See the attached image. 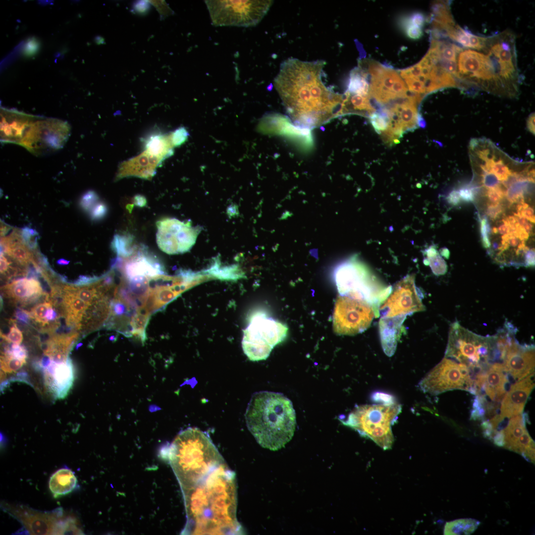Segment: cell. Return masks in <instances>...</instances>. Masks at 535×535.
Instances as JSON below:
<instances>
[{
    "instance_id": "f907efd6",
    "label": "cell",
    "mask_w": 535,
    "mask_h": 535,
    "mask_svg": "<svg viewBox=\"0 0 535 535\" xmlns=\"http://www.w3.org/2000/svg\"><path fill=\"white\" fill-rule=\"evenodd\" d=\"M37 232L35 230L26 227L22 229V236L23 239L26 242H29L30 239L32 236L37 234Z\"/></svg>"
},
{
    "instance_id": "816d5d0a",
    "label": "cell",
    "mask_w": 535,
    "mask_h": 535,
    "mask_svg": "<svg viewBox=\"0 0 535 535\" xmlns=\"http://www.w3.org/2000/svg\"><path fill=\"white\" fill-rule=\"evenodd\" d=\"M16 318L20 321L27 322L30 320L31 315L30 313L23 310H18L15 314Z\"/></svg>"
},
{
    "instance_id": "ba28073f",
    "label": "cell",
    "mask_w": 535,
    "mask_h": 535,
    "mask_svg": "<svg viewBox=\"0 0 535 535\" xmlns=\"http://www.w3.org/2000/svg\"><path fill=\"white\" fill-rule=\"evenodd\" d=\"M491 59L500 96L516 97L519 94V75L514 35L506 31L486 37L483 48Z\"/></svg>"
},
{
    "instance_id": "db71d44e",
    "label": "cell",
    "mask_w": 535,
    "mask_h": 535,
    "mask_svg": "<svg viewBox=\"0 0 535 535\" xmlns=\"http://www.w3.org/2000/svg\"><path fill=\"white\" fill-rule=\"evenodd\" d=\"M535 113H532L529 115L527 120V128L534 135L535 133Z\"/></svg>"
},
{
    "instance_id": "5b68a950",
    "label": "cell",
    "mask_w": 535,
    "mask_h": 535,
    "mask_svg": "<svg viewBox=\"0 0 535 535\" xmlns=\"http://www.w3.org/2000/svg\"><path fill=\"white\" fill-rule=\"evenodd\" d=\"M445 357L466 365L477 376L500 362L501 351L496 334L481 336L456 321L450 326Z\"/></svg>"
},
{
    "instance_id": "277c9868",
    "label": "cell",
    "mask_w": 535,
    "mask_h": 535,
    "mask_svg": "<svg viewBox=\"0 0 535 535\" xmlns=\"http://www.w3.org/2000/svg\"><path fill=\"white\" fill-rule=\"evenodd\" d=\"M167 450L182 491L191 488L223 459L209 436L196 428L180 432Z\"/></svg>"
},
{
    "instance_id": "9f6ffc18",
    "label": "cell",
    "mask_w": 535,
    "mask_h": 535,
    "mask_svg": "<svg viewBox=\"0 0 535 535\" xmlns=\"http://www.w3.org/2000/svg\"><path fill=\"white\" fill-rule=\"evenodd\" d=\"M0 272L3 273L8 268L9 263L7 260L0 254Z\"/></svg>"
},
{
    "instance_id": "6da1fadb",
    "label": "cell",
    "mask_w": 535,
    "mask_h": 535,
    "mask_svg": "<svg viewBox=\"0 0 535 535\" xmlns=\"http://www.w3.org/2000/svg\"><path fill=\"white\" fill-rule=\"evenodd\" d=\"M326 62L290 57L282 62L274 85L289 118L311 130L344 115L343 95L326 87L322 78Z\"/></svg>"
},
{
    "instance_id": "ac0fdd59",
    "label": "cell",
    "mask_w": 535,
    "mask_h": 535,
    "mask_svg": "<svg viewBox=\"0 0 535 535\" xmlns=\"http://www.w3.org/2000/svg\"><path fill=\"white\" fill-rule=\"evenodd\" d=\"M502 364L509 379L516 381L535 373L534 345L520 344L515 338L507 348Z\"/></svg>"
},
{
    "instance_id": "91938a15",
    "label": "cell",
    "mask_w": 535,
    "mask_h": 535,
    "mask_svg": "<svg viewBox=\"0 0 535 535\" xmlns=\"http://www.w3.org/2000/svg\"><path fill=\"white\" fill-rule=\"evenodd\" d=\"M440 254L447 259H448L450 255L448 249L446 248L441 249L440 250Z\"/></svg>"
},
{
    "instance_id": "74e56055",
    "label": "cell",
    "mask_w": 535,
    "mask_h": 535,
    "mask_svg": "<svg viewBox=\"0 0 535 535\" xmlns=\"http://www.w3.org/2000/svg\"><path fill=\"white\" fill-rule=\"evenodd\" d=\"M370 399L374 402L386 405L397 403L396 398L393 395L382 391L374 392L371 395Z\"/></svg>"
},
{
    "instance_id": "f546056e",
    "label": "cell",
    "mask_w": 535,
    "mask_h": 535,
    "mask_svg": "<svg viewBox=\"0 0 535 535\" xmlns=\"http://www.w3.org/2000/svg\"><path fill=\"white\" fill-rule=\"evenodd\" d=\"M145 151L163 161L172 154L174 144L172 134L156 133L145 141Z\"/></svg>"
},
{
    "instance_id": "be15d7a7",
    "label": "cell",
    "mask_w": 535,
    "mask_h": 535,
    "mask_svg": "<svg viewBox=\"0 0 535 535\" xmlns=\"http://www.w3.org/2000/svg\"><path fill=\"white\" fill-rule=\"evenodd\" d=\"M82 343L78 344L76 346V349H77L80 346H81L82 345Z\"/></svg>"
},
{
    "instance_id": "d6986e66",
    "label": "cell",
    "mask_w": 535,
    "mask_h": 535,
    "mask_svg": "<svg viewBox=\"0 0 535 535\" xmlns=\"http://www.w3.org/2000/svg\"><path fill=\"white\" fill-rule=\"evenodd\" d=\"M333 277L340 295L367 301L365 272L360 264L353 261L342 263L335 268Z\"/></svg>"
},
{
    "instance_id": "d6a6232c",
    "label": "cell",
    "mask_w": 535,
    "mask_h": 535,
    "mask_svg": "<svg viewBox=\"0 0 535 535\" xmlns=\"http://www.w3.org/2000/svg\"><path fill=\"white\" fill-rule=\"evenodd\" d=\"M427 258L424 260L426 265H429L433 273L436 275L444 274L447 270V264L433 246L426 250Z\"/></svg>"
},
{
    "instance_id": "4fadbf2b",
    "label": "cell",
    "mask_w": 535,
    "mask_h": 535,
    "mask_svg": "<svg viewBox=\"0 0 535 535\" xmlns=\"http://www.w3.org/2000/svg\"><path fill=\"white\" fill-rule=\"evenodd\" d=\"M374 313L370 303L364 300L339 295L333 315V329L338 335H354L370 325Z\"/></svg>"
},
{
    "instance_id": "4316f807",
    "label": "cell",
    "mask_w": 535,
    "mask_h": 535,
    "mask_svg": "<svg viewBox=\"0 0 535 535\" xmlns=\"http://www.w3.org/2000/svg\"><path fill=\"white\" fill-rule=\"evenodd\" d=\"M77 480L70 469L62 468L50 477L49 488L54 497L58 498L72 492L76 487Z\"/></svg>"
},
{
    "instance_id": "cb8c5ba5",
    "label": "cell",
    "mask_w": 535,
    "mask_h": 535,
    "mask_svg": "<svg viewBox=\"0 0 535 535\" xmlns=\"http://www.w3.org/2000/svg\"><path fill=\"white\" fill-rule=\"evenodd\" d=\"M46 384L58 397L64 396L73 380V370L71 361L56 364L52 361L44 370Z\"/></svg>"
},
{
    "instance_id": "e575fe53",
    "label": "cell",
    "mask_w": 535,
    "mask_h": 535,
    "mask_svg": "<svg viewBox=\"0 0 535 535\" xmlns=\"http://www.w3.org/2000/svg\"><path fill=\"white\" fill-rule=\"evenodd\" d=\"M26 361L4 353L0 357L1 370L5 373L15 372L19 370Z\"/></svg>"
},
{
    "instance_id": "f5cc1de1",
    "label": "cell",
    "mask_w": 535,
    "mask_h": 535,
    "mask_svg": "<svg viewBox=\"0 0 535 535\" xmlns=\"http://www.w3.org/2000/svg\"><path fill=\"white\" fill-rule=\"evenodd\" d=\"M502 223L497 227L498 233L502 235L512 234L506 220L502 219Z\"/></svg>"
},
{
    "instance_id": "52a82bcc",
    "label": "cell",
    "mask_w": 535,
    "mask_h": 535,
    "mask_svg": "<svg viewBox=\"0 0 535 535\" xmlns=\"http://www.w3.org/2000/svg\"><path fill=\"white\" fill-rule=\"evenodd\" d=\"M2 510L17 520L30 535L81 534L75 517L65 514L61 508L42 511L22 504L1 502Z\"/></svg>"
},
{
    "instance_id": "83f0119b",
    "label": "cell",
    "mask_w": 535,
    "mask_h": 535,
    "mask_svg": "<svg viewBox=\"0 0 535 535\" xmlns=\"http://www.w3.org/2000/svg\"><path fill=\"white\" fill-rule=\"evenodd\" d=\"M528 418L527 414L521 413L509 419L505 428L500 430L504 437L503 447L515 452L519 438L528 431L526 427Z\"/></svg>"
},
{
    "instance_id": "6125c7cd",
    "label": "cell",
    "mask_w": 535,
    "mask_h": 535,
    "mask_svg": "<svg viewBox=\"0 0 535 535\" xmlns=\"http://www.w3.org/2000/svg\"><path fill=\"white\" fill-rule=\"evenodd\" d=\"M492 232H493V233H498V232H497V227H493V228H492Z\"/></svg>"
},
{
    "instance_id": "30bf717a",
    "label": "cell",
    "mask_w": 535,
    "mask_h": 535,
    "mask_svg": "<svg viewBox=\"0 0 535 535\" xmlns=\"http://www.w3.org/2000/svg\"><path fill=\"white\" fill-rule=\"evenodd\" d=\"M476 375L466 365L444 357L421 379L418 387L432 395L455 389L476 395Z\"/></svg>"
},
{
    "instance_id": "5bb4252c",
    "label": "cell",
    "mask_w": 535,
    "mask_h": 535,
    "mask_svg": "<svg viewBox=\"0 0 535 535\" xmlns=\"http://www.w3.org/2000/svg\"><path fill=\"white\" fill-rule=\"evenodd\" d=\"M156 241L163 252L174 255L189 251L196 242L202 230L200 226H192L190 221L175 218H164L156 223Z\"/></svg>"
},
{
    "instance_id": "d4e9b609",
    "label": "cell",
    "mask_w": 535,
    "mask_h": 535,
    "mask_svg": "<svg viewBox=\"0 0 535 535\" xmlns=\"http://www.w3.org/2000/svg\"><path fill=\"white\" fill-rule=\"evenodd\" d=\"M3 292L14 301L26 304L43 294L40 282L35 278H22L2 287Z\"/></svg>"
},
{
    "instance_id": "9c48e42d",
    "label": "cell",
    "mask_w": 535,
    "mask_h": 535,
    "mask_svg": "<svg viewBox=\"0 0 535 535\" xmlns=\"http://www.w3.org/2000/svg\"><path fill=\"white\" fill-rule=\"evenodd\" d=\"M288 330L286 325L265 313L255 312L243 330L242 347L245 354L252 361L266 360L274 346L284 340Z\"/></svg>"
},
{
    "instance_id": "d590c367",
    "label": "cell",
    "mask_w": 535,
    "mask_h": 535,
    "mask_svg": "<svg viewBox=\"0 0 535 535\" xmlns=\"http://www.w3.org/2000/svg\"><path fill=\"white\" fill-rule=\"evenodd\" d=\"M51 302H45L35 306L30 313L31 317L43 325L48 323L46 320V314L49 309L52 307Z\"/></svg>"
},
{
    "instance_id": "9a60e30c",
    "label": "cell",
    "mask_w": 535,
    "mask_h": 535,
    "mask_svg": "<svg viewBox=\"0 0 535 535\" xmlns=\"http://www.w3.org/2000/svg\"><path fill=\"white\" fill-rule=\"evenodd\" d=\"M366 62L365 70L370 76L369 98L385 105L409 95L405 83L396 71L375 61Z\"/></svg>"
},
{
    "instance_id": "11a10c76",
    "label": "cell",
    "mask_w": 535,
    "mask_h": 535,
    "mask_svg": "<svg viewBox=\"0 0 535 535\" xmlns=\"http://www.w3.org/2000/svg\"><path fill=\"white\" fill-rule=\"evenodd\" d=\"M56 312L52 308H50L47 311L46 314V320L48 323L49 321H53L55 320L57 317Z\"/></svg>"
},
{
    "instance_id": "7402d4cb",
    "label": "cell",
    "mask_w": 535,
    "mask_h": 535,
    "mask_svg": "<svg viewBox=\"0 0 535 535\" xmlns=\"http://www.w3.org/2000/svg\"><path fill=\"white\" fill-rule=\"evenodd\" d=\"M123 263L122 272L123 277L129 282L143 281L159 274H164L160 264L153 258L139 251Z\"/></svg>"
},
{
    "instance_id": "681fc988",
    "label": "cell",
    "mask_w": 535,
    "mask_h": 535,
    "mask_svg": "<svg viewBox=\"0 0 535 535\" xmlns=\"http://www.w3.org/2000/svg\"><path fill=\"white\" fill-rule=\"evenodd\" d=\"M106 212V206L103 204H99L94 208L92 211V216L93 218L98 219L103 217Z\"/></svg>"
},
{
    "instance_id": "e0dca14e",
    "label": "cell",
    "mask_w": 535,
    "mask_h": 535,
    "mask_svg": "<svg viewBox=\"0 0 535 535\" xmlns=\"http://www.w3.org/2000/svg\"><path fill=\"white\" fill-rule=\"evenodd\" d=\"M535 373L515 382L505 393L499 413L489 421L493 431L502 430L508 420L523 413L525 406L535 387Z\"/></svg>"
},
{
    "instance_id": "8992f818",
    "label": "cell",
    "mask_w": 535,
    "mask_h": 535,
    "mask_svg": "<svg viewBox=\"0 0 535 535\" xmlns=\"http://www.w3.org/2000/svg\"><path fill=\"white\" fill-rule=\"evenodd\" d=\"M402 410L398 403L389 405L366 404L357 406L346 420L345 426L357 431L362 436L372 439L383 450L391 448L394 437L391 426Z\"/></svg>"
},
{
    "instance_id": "7c38bea8",
    "label": "cell",
    "mask_w": 535,
    "mask_h": 535,
    "mask_svg": "<svg viewBox=\"0 0 535 535\" xmlns=\"http://www.w3.org/2000/svg\"><path fill=\"white\" fill-rule=\"evenodd\" d=\"M71 132L64 120L39 116L26 131L19 145L36 156L54 152L62 148Z\"/></svg>"
},
{
    "instance_id": "f6af8a7d",
    "label": "cell",
    "mask_w": 535,
    "mask_h": 535,
    "mask_svg": "<svg viewBox=\"0 0 535 535\" xmlns=\"http://www.w3.org/2000/svg\"><path fill=\"white\" fill-rule=\"evenodd\" d=\"M486 211L487 215L492 220L496 219L503 213L504 208L501 203L497 205L488 204Z\"/></svg>"
},
{
    "instance_id": "484cf974",
    "label": "cell",
    "mask_w": 535,
    "mask_h": 535,
    "mask_svg": "<svg viewBox=\"0 0 535 535\" xmlns=\"http://www.w3.org/2000/svg\"><path fill=\"white\" fill-rule=\"evenodd\" d=\"M63 296V305L64 308L66 323L68 325L73 324L80 328L82 318L85 312L95 304L86 303L79 298L73 291L71 287H65Z\"/></svg>"
},
{
    "instance_id": "60d3db41",
    "label": "cell",
    "mask_w": 535,
    "mask_h": 535,
    "mask_svg": "<svg viewBox=\"0 0 535 535\" xmlns=\"http://www.w3.org/2000/svg\"><path fill=\"white\" fill-rule=\"evenodd\" d=\"M517 214L525 217L532 223H535V212L534 209L526 202L518 204Z\"/></svg>"
},
{
    "instance_id": "94428289",
    "label": "cell",
    "mask_w": 535,
    "mask_h": 535,
    "mask_svg": "<svg viewBox=\"0 0 535 535\" xmlns=\"http://www.w3.org/2000/svg\"><path fill=\"white\" fill-rule=\"evenodd\" d=\"M57 263L58 264L60 265H66L68 264V263H69V261L65 260L64 259H60V260L57 261Z\"/></svg>"
},
{
    "instance_id": "b9f144b4",
    "label": "cell",
    "mask_w": 535,
    "mask_h": 535,
    "mask_svg": "<svg viewBox=\"0 0 535 535\" xmlns=\"http://www.w3.org/2000/svg\"><path fill=\"white\" fill-rule=\"evenodd\" d=\"M4 353L25 361L27 356V352L25 348L16 344H13L10 347L6 349Z\"/></svg>"
},
{
    "instance_id": "8fae6325",
    "label": "cell",
    "mask_w": 535,
    "mask_h": 535,
    "mask_svg": "<svg viewBox=\"0 0 535 535\" xmlns=\"http://www.w3.org/2000/svg\"><path fill=\"white\" fill-rule=\"evenodd\" d=\"M212 23L215 26L250 27L258 24L272 0H206Z\"/></svg>"
},
{
    "instance_id": "ee69618b",
    "label": "cell",
    "mask_w": 535,
    "mask_h": 535,
    "mask_svg": "<svg viewBox=\"0 0 535 535\" xmlns=\"http://www.w3.org/2000/svg\"><path fill=\"white\" fill-rule=\"evenodd\" d=\"M98 199L97 195L93 191L86 192L82 197L80 204L81 207L86 210H88L94 205Z\"/></svg>"
},
{
    "instance_id": "680465c9",
    "label": "cell",
    "mask_w": 535,
    "mask_h": 535,
    "mask_svg": "<svg viewBox=\"0 0 535 535\" xmlns=\"http://www.w3.org/2000/svg\"><path fill=\"white\" fill-rule=\"evenodd\" d=\"M523 227L529 235H533V224L532 222L529 221Z\"/></svg>"
},
{
    "instance_id": "603a6c76",
    "label": "cell",
    "mask_w": 535,
    "mask_h": 535,
    "mask_svg": "<svg viewBox=\"0 0 535 535\" xmlns=\"http://www.w3.org/2000/svg\"><path fill=\"white\" fill-rule=\"evenodd\" d=\"M162 161L144 151L139 155L121 162L118 166L115 180L127 177L150 180L154 176L157 167Z\"/></svg>"
},
{
    "instance_id": "c3c4849f",
    "label": "cell",
    "mask_w": 535,
    "mask_h": 535,
    "mask_svg": "<svg viewBox=\"0 0 535 535\" xmlns=\"http://www.w3.org/2000/svg\"><path fill=\"white\" fill-rule=\"evenodd\" d=\"M535 249L534 248L529 249L524 254V262L526 267H533L535 266Z\"/></svg>"
},
{
    "instance_id": "44dd1931",
    "label": "cell",
    "mask_w": 535,
    "mask_h": 535,
    "mask_svg": "<svg viewBox=\"0 0 535 535\" xmlns=\"http://www.w3.org/2000/svg\"><path fill=\"white\" fill-rule=\"evenodd\" d=\"M509 380L502 363H494L484 373L476 395L483 399L485 406L487 400L489 399L494 410L493 403H498L502 400L506 392V386Z\"/></svg>"
},
{
    "instance_id": "7bdbcfd3",
    "label": "cell",
    "mask_w": 535,
    "mask_h": 535,
    "mask_svg": "<svg viewBox=\"0 0 535 535\" xmlns=\"http://www.w3.org/2000/svg\"><path fill=\"white\" fill-rule=\"evenodd\" d=\"M422 27H421L409 19L407 20L406 24V33L407 36L412 39H417L420 38L423 34Z\"/></svg>"
},
{
    "instance_id": "6f0895ef",
    "label": "cell",
    "mask_w": 535,
    "mask_h": 535,
    "mask_svg": "<svg viewBox=\"0 0 535 535\" xmlns=\"http://www.w3.org/2000/svg\"><path fill=\"white\" fill-rule=\"evenodd\" d=\"M51 362L52 361L50 357L49 356L45 355L42 358L40 362V365L41 367L45 369L50 365Z\"/></svg>"
},
{
    "instance_id": "f35d334b",
    "label": "cell",
    "mask_w": 535,
    "mask_h": 535,
    "mask_svg": "<svg viewBox=\"0 0 535 535\" xmlns=\"http://www.w3.org/2000/svg\"><path fill=\"white\" fill-rule=\"evenodd\" d=\"M480 230L482 246L486 249L489 248L491 246L489 238L490 227L488 219L485 216L480 220Z\"/></svg>"
},
{
    "instance_id": "ffe728a7",
    "label": "cell",
    "mask_w": 535,
    "mask_h": 535,
    "mask_svg": "<svg viewBox=\"0 0 535 535\" xmlns=\"http://www.w3.org/2000/svg\"><path fill=\"white\" fill-rule=\"evenodd\" d=\"M38 116L15 109L1 108L0 141L19 145L26 131Z\"/></svg>"
},
{
    "instance_id": "f1b7e54d",
    "label": "cell",
    "mask_w": 535,
    "mask_h": 535,
    "mask_svg": "<svg viewBox=\"0 0 535 535\" xmlns=\"http://www.w3.org/2000/svg\"><path fill=\"white\" fill-rule=\"evenodd\" d=\"M394 318H382L380 321V335L382 349L388 356H391L396 350L399 338V325L401 320L398 322L397 317Z\"/></svg>"
},
{
    "instance_id": "ab89813d",
    "label": "cell",
    "mask_w": 535,
    "mask_h": 535,
    "mask_svg": "<svg viewBox=\"0 0 535 535\" xmlns=\"http://www.w3.org/2000/svg\"><path fill=\"white\" fill-rule=\"evenodd\" d=\"M1 337L8 342L20 344L23 339L21 331L18 328L16 324L10 327L8 333L6 335L0 333Z\"/></svg>"
},
{
    "instance_id": "836d02e7",
    "label": "cell",
    "mask_w": 535,
    "mask_h": 535,
    "mask_svg": "<svg viewBox=\"0 0 535 535\" xmlns=\"http://www.w3.org/2000/svg\"><path fill=\"white\" fill-rule=\"evenodd\" d=\"M369 117L372 125L377 133L381 134L387 129L388 117L384 108L379 111L372 113Z\"/></svg>"
},
{
    "instance_id": "3957f363",
    "label": "cell",
    "mask_w": 535,
    "mask_h": 535,
    "mask_svg": "<svg viewBox=\"0 0 535 535\" xmlns=\"http://www.w3.org/2000/svg\"><path fill=\"white\" fill-rule=\"evenodd\" d=\"M245 417L248 429L265 448L280 449L294 435L295 412L290 400L281 393L267 391L255 393Z\"/></svg>"
},
{
    "instance_id": "7dc6e473",
    "label": "cell",
    "mask_w": 535,
    "mask_h": 535,
    "mask_svg": "<svg viewBox=\"0 0 535 535\" xmlns=\"http://www.w3.org/2000/svg\"><path fill=\"white\" fill-rule=\"evenodd\" d=\"M447 202L451 205L457 206L461 202L459 193L457 190L451 191L446 197Z\"/></svg>"
},
{
    "instance_id": "bcb514c9",
    "label": "cell",
    "mask_w": 535,
    "mask_h": 535,
    "mask_svg": "<svg viewBox=\"0 0 535 535\" xmlns=\"http://www.w3.org/2000/svg\"><path fill=\"white\" fill-rule=\"evenodd\" d=\"M458 191L462 200L468 202L474 201L475 199L474 193L468 185L462 187Z\"/></svg>"
},
{
    "instance_id": "2e32d148",
    "label": "cell",
    "mask_w": 535,
    "mask_h": 535,
    "mask_svg": "<svg viewBox=\"0 0 535 535\" xmlns=\"http://www.w3.org/2000/svg\"><path fill=\"white\" fill-rule=\"evenodd\" d=\"M425 309L413 274L406 276L397 282L379 308L382 318L406 316Z\"/></svg>"
},
{
    "instance_id": "7a4b0ae2",
    "label": "cell",
    "mask_w": 535,
    "mask_h": 535,
    "mask_svg": "<svg viewBox=\"0 0 535 535\" xmlns=\"http://www.w3.org/2000/svg\"><path fill=\"white\" fill-rule=\"evenodd\" d=\"M187 515L184 530L191 535L240 534L236 518L235 474L226 462L182 492Z\"/></svg>"
},
{
    "instance_id": "8d00e7d4",
    "label": "cell",
    "mask_w": 535,
    "mask_h": 535,
    "mask_svg": "<svg viewBox=\"0 0 535 535\" xmlns=\"http://www.w3.org/2000/svg\"><path fill=\"white\" fill-rule=\"evenodd\" d=\"M9 255L21 263H26L31 259V255L25 247L14 245L7 250Z\"/></svg>"
},
{
    "instance_id": "4dcf8cb0",
    "label": "cell",
    "mask_w": 535,
    "mask_h": 535,
    "mask_svg": "<svg viewBox=\"0 0 535 535\" xmlns=\"http://www.w3.org/2000/svg\"><path fill=\"white\" fill-rule=\"evenodd\" d=\"M368 78L366 70L359 64L350 73L348 88L345 93L369 97L370 84Z\"/></svg>"
},
{
    "instance_id": "1f68e13d",
    "label": "cell",
    "mask_w": 535,
    "mask_h": 535,
    "mask_svg": "<svg viewBox=\"0 0 535 535\" xmlns=\"http://www.w3.org/2000/svg\"><path fill=\"white\" fill-rule=\"evenodd\" d=\"M480 524L475 519H460L446 522L443 531L446 535H470L473 533Z\"/></svg>"
}]
</instances>
